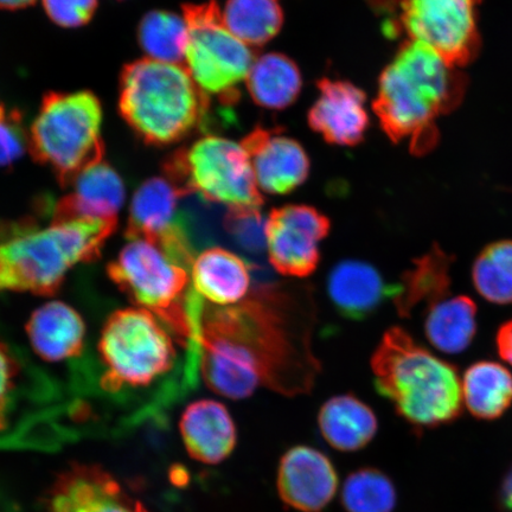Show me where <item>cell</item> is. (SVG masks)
<instances>
[{"mask_svg":"<svg viewBox=\"0 0 512 512\" xmlns=\"http://www.w3.org/2000/svg\"><path fill=\"white\" fill-rule=\"evenodd\" d=\"M252 268L228 249L208 248L191 266V284L198 296L215 306L238 305L249 296Z\"/></svg>","mask_w":512,"mask_h":512,"instance_id":"21","label":"cell"},{"mask_svg":"<svg viewBox=\"0 0 512 512\" xmlns=\"http://www.w3.org/2000/svg\"><path fill=\"white\" fill-rule=\"evenodd\" d=\"M318 89L307 117L312 130L330 144H360L369 127L366 93L351 82L330 79L320 80Z\"/></svg>","mask_w":512,"mask_h":512,"instance_id":"17","label":"cell"},{"mask_svg":"<svg viewBox=\"0 0 512 512\" xmlns=\"http://www.w3.org/2000/svg\"><path fill=\"white\" fill-rule=\"evenodd\" d=\"M29 150V133L25 131L22 114L6 111L0 105V168L18 162Z\"/></svg>","mask_w":512,"mask_h":512,"instance_id":"34","label":"cell"},{"mask_svg":"<svg viewBox=\"0 0 512 512\" xmlns=\"http://www.w3.org/2000/svg\"><path fill=\"white\" fill-rule=\"evenodd\" d=\"M453 258L438 246L414 260L412 268L394 284L393 302L401 317H411L421 304L427 307L451 296V265Z\"/></svg>","mask_w":512,"mask_h":512,"instance_id":"24","label":"cell"},{"mask_svg":"<svg viewBox=\"0 0 512 512\" xmlns=\"http://www.w3.org/2000/svg\"><path fill=\"white\" fill-rule=\"evenodd\" d=\"M166 177L184 195L228 208L264 204L245 147L233 140L202 137L174 153L164 164Z\"/></svg>","mask_w":512,"mask_h":512,"instance_id":"9","label":"cell"},{"mask_svg":"<svg viewBox=\"0 0 512 512\" xmlns=\"http://www.w3.org/2000/svg\"><path fill=\"white\" fill-rule=\"evenodd\" d=\"M319 431L335 450L356 452L368 446L379 430V421L367 403L352 394L334 396L318 413Z\"/></svg>","mask_w":512,"mask_h":512,"instance_id":"23","label":"cell"},{"mask_svg":"<svg viewBox=\"0 0 512 512\" xmlns=\"http://www.w3.org/2000/svg\"><path fill=\"white\" fill-rule=\"evenodd\" d=\"M102 107L88 91L48 93L30 127L29 151L48 166L63 188L92 165L104 160Z\"/></svg>","mask_w":512,"mask_h":512,"instance_id":"8","label":"cell"},{"mask_svg":"<svg viewBox=\"0 0 512 512\" xmlns=\"http://www.w3.org/2000/svg\"><path fill=\"white\" fill-rule=\"evenodd\" d=\"M326 288L339 315L351 320L374 315L395 291V285L386 284L377 268L354 259L338 262L332 268Z\"/></svg>","mask_w":512,"mask_h":512,"instance_id":"19","label":"cell"},{"mask_svg":"<svg viewBox=\"0 0 512 512\" xmlns=\"http://www.w3.org/2000/svg\"><path fill=\"white\" fill-rule=\"evenodd\" d=\"M277 489L287 507L299 512H322L337 494L336 467L316 448L294 446L280 459Z\"/></svg>","mask_w":512,"mask_h":512,"instance_id":"15","label":"cell"},{"mask_svg":"<svg viewBox=\"0 0 512 512\" xmlns=\"http://www.w3.org/2000/svg\"><path fill=\"white\" fill-rule=\"evenodd\" d=\"M499 503L505 511L512 512V467L503 478L501 491H499Z\"/></svg>","mask_w":512,"mask_h":512,"instance_id":"37","label":"cell"},{"mask_svg":"<svg viewBox=\"0 0 512 512\" xmlns=\"http://www.w3.org/2000/svg\"><path fill=\"white\" fill-rule=\"evenodd\" d=\"M472 281L489 303L512 304V240L492 242L482 249L473 262Z\"/></svg>","mask_w":512,"mask_h":512,"instance_id":"30","label":"cell"},{"mask_svg":"<svg viewBox=\"0 0 512 512\" xmlns=\"http://www.w3.org/2000/svg\"><path fill=\"white\" fill-rule=\"evenodd\" d=\"M184 194L168 177L147 179L132 198L125 236L142 240L163 251L187 270L195 261L189 224L181 201Z\"/></svg>","mask_w":512,"mask_h":512,"instance_id":"12","label":"cell"},{"mask_svg":"<svg viewBox=\"0 0 512 512\" xmlns=\"http://www.w3.org/2000/svg\"><path fill=\"white\" fill-rule=\"evenodd\" d=\"M25 368L18 352L0 341V433L10 427L19 396L25 387Z\"/></svg>","mask_w":512,"mask_h":512,"instance_id":"32","label":"cell"},{"mask_svg":"<svg viewBox=\"0 0 512 512\" xmlns=\"http://www.w3.org/2000/svg\"><path fill=\"white\" fill-rule=\"evenodd\" d=\"M371 370L377 392L413 427L443 426L462 414L457 368L422 347L400 326L382 336L371 356Z\"/></svg>","mask_w":512,"mask_h":512,"instance_id":"4","label":"cell"},{"mask_svg":"<svg viewBox=\"0 0 512 512\" xmlns=\"http://www.w3.org/2000/svg\"><path fill=\"white\" fill-rule=\"evenodd\" d=\"M496 347L499 357L512 367V319L501 325L496 334Z\"/></svg>","mask_w":512,"mask_h":512,"instance_id":"36","label":"cell"},{"mask_svg":"<svg viewBox=\"0 0 512 512\" xmlns=\"http://www.w3.org/2000/svg\"><path fill=\"white\" fill-rule=\"evenodd\" d=\"M72 187L70 194L56 203L51 202V220L95 221L118 226L119 211L125 201V185L110 164L102 160L82 171Z\"/></svg>","mask_w":512,"mask_h":512,"instance_id":"18","label":"cell"},{"mask_svg":"<svg viewBox=\"0 0 512 512\" xmlns=\"http://www.w3.org/2000/svg\"><path fill=\"white\" fill-rule=\"evenodd\" d=\"M309 296L264 284L238 305L204 303L201 376L213 392L247 399L261 386L287 396L309 393L320 367L311 347Z\"/></svg>","mask_w":512,"mask_h":512,"instance_id":"1","label":"cell"},{"mask_svg":"<svg viewBox=\"0 0 512 512\" xmlns=\"http://www.w3.org/2000/svg\"><path fill=\"white\" fill-rule=\"evenodd\" d=\"M27 332L32 348L48 362L75 360L85 348V322L73 307L51 302L32 313Z\"/></svg>","mask_w":512,"mask_h":512,"instance_id":"22","label":"cell"},{"mask_svg":"<svg viewBox=\"0 0 512 512\" xmlns=\"http://www.w3.org/2000/svg\"><path fill=\"white\" fill-rule=\"evenodd\" d=\"M48 17L61 28L75 29L92 21L98 0H43Z\"/></svg>","mask_w":512,"mask_h":512,"instance_id":"35","label":"cell"},{"mask_svg":"<svg viewBox=\"0 0 512 512\" xmlns=\"http://www.w3.org/2000/svg\"><path fill=\"white\" fill-rule=\"evenodd\" d=\"M176 344L182 345L150 311L113 312L106 320L98 345L101 389L113 395L151 389L163 380H171L175 370L198 381L201 356L181 358Z\"/></svg>","mask_w":512,"mask_h":512,"instance_id":"6","label":"cell"},{"mask_svg":"<svg viewBox=\"0 0 512 512\" xmlns=\"http://www.w3.org/2000/svg\"><path fill=\"white\" fill-rule=\"evenodd\" d=\"M482 0H381L389 37L406 34L426 44L454 67L465 66L479 50L477 6Z\"/></svg>","mask_w":512,"mask_h":512,"instance_id":"11","label":"cell"},{"mask_svg":"<svg viewBox=\"0 0 512 512\" xmlns=\"http://www.w3.org/2000/svg\"><path fill=\"white\" fill-rule=\"evenodd\" d=\"M465 87L464 75L437 51L406 41L380 76L374 111L393 143L408 142L420 155L437 143L435 120L460 104Z\"/></svg>","mask_w":512,"mask_h":512,"instance_id":"2","label":"cell"},{"mask_svg":"<svg viewBox=\"0 0 512 512\" xmlns=\"http://www.w3.org/2000/svg\"><path fill=\"white\" fill-rule=\"evenodd\" d=\"M462 390L466 408L477 419L501 418L512 405V375L497 362L472 364L465 371Z\"/></svg>","mask_w":512,"mask_h":512,"instance_id":"27","label":"cell"},{"mask_svg":"<svg viewBox=\"0 0 512 512\" xmlns=\"http://www.w3.org/2000/svg\"><path fill=\"white\" fill-rule=\"evenodd\" d=\"M107 274L134 304L153 313L185 349H201L204 300L191 286L187 268L151 243L132 240L108 264Z\"/></svg>","mask_w":512,"mask_h":512,"instance_id":"7","label":"cell"},{"mask_svg":"<svg viewBox=\"0 0 512 512\" xmlns=\"http://www.w3.org/2000/svg\"><path fill=\"white\" fill-rule=\"evenodd\" d=\"M48 512H150L98 465L75 464L49 491Z\"/></svg>","mask_w":512,"mask_h":512,"instance_id":"14","label":"cell"},{"mask_svg":"<svg viewBox=\"0 0 512 512\" xmlns=\"http://www.w3.org/2000/svg\"><path fill=\"white\" fill-rule=\"evenodd\" d=\"M223 23L249 47H261L279 34L284 12L279 0H227Z\"/></svg>","mask_w":512,"mask_h":512,"instance_id":"28","label":"cell"},{"mask_svg":"<svg viewBox=\"0 0 512 512\" xmlns=\"http://www.w3.org/2000/svg\"><path fill=\"white\" fill-rule=\"evenodd\" d=\"M266 222L260 208H228L223 227L247 253L261 254L267 249Z\"/></svg>","mask_w":512,"mask_h":512,"instance_id":"33","label":"cell"},{"mask_svg":"<svg viewBox=\"0 0 512 512\" xmlns=\"http://www.w3.org/2000/svg\"><path fill=\"white\" fill-rule=\"evenodd\" d=\"M241 144L251 160L256 184L267 194H290L309 177L310 159L304 147L278 130L256 127Z\"/></svg>","mask_w":512,"mask_h":512,"instance_id":"16","label":"cell"},{"mask_svg":"<svg viewBox=\"0 0 512 512\" xmlns=\"http://www.w3.org/2000/svg\"><path fill=\"white\" fill-rule=\"evenodd\" d=\"M115 228L110 223L57 222L51 217L46 227L35 217L0 222V293L53 296L74 266L100 258Z\"/></svg>","mask_w":512,"mask_h":512,"instance_id":"3","label":"cell"},{"mask_svg":"<svg viewBox=\"0 0 512 512\" xmlns=\"http://www.w3.org/2000/svg\"><path fill=\"white\" fill-rule=\"evenodd\" d=\"M246 81L255 104L268 110H285L298 99L303 88L296 62L279 53L256 59Z\"/></svg>","mask_w":512,"mask_h":512,"instance_id":"26","label":"cell"},{"mask_svg":"<svg viewBox=\"0 0 512 512\" xmlns=\"http://www.w3.org/2000/svg\"><path fill=\"white\" fill-rule=\"evenodd\" d=\"M477 334V305L467 296H448L427 307L425 335L433 347L457 355Z\"/></svg>","mask_w":512,"mask_h":512,"instance_id":"25","label":"cell"},{"mask_svg":"<svg viewBox=\"0 0 512 512\" xmlns=\"http://www.w3.org/2000/svg\"><path fill=\"white\" fill-rule=\"evenodd\" d=\"M396 503L393 480L375 467H362L344 480L342 504L347 512H393Z\"/></svg>","mask_w":512,"mask_h":512,"instance_id":"31","label":"cell"},{"mask_svg":"<svg viewBox=\"0 0 512 512\" xmlns=\"http://www.w3.org/2000/svg\"><path fill=\"white\" fill-rule=\"evenodd\" d=\"M138 41L151 60L179 64L187 53L188 24L174 12L151 11L139 23Z\"/></svg>","mask_w":512,"mask_h":512,"instance_id":"29","label":"cell"},{"mask_svg":"<svg viewBox=\"0 0 512 512\" xmlns=\"http://www.w3.org/2000/svg\"><path fill=\"white\" fill-rule=\"evenodd\" d=\"M179 428L189 456L202 464H221L238 443L232 415L219 401L192 402L185 409Z\"/></svg>","mask_w":512,"mask_h":512,"instance_id":"20","label":"cell"},{"mask_svg":"<svg viewBox=\"0 0 512 512\" xmlns=\"http://www.w3.org/2000/svg\"><path fill=\"white\" fill-rule=\"evenodd\" d=\"M331 221L316 208L287 204L267 217L268 260L286 277L305 278L317 270L319 243L329 235Z\"/></svg>","mask_w":512,"mask_h":512,"instance_id":"13","label":"cell"},{"mask_svg":"<svg viewBox=\"0 0 512 512\" xmlns=\"http://www.w3.org/2000/svg\"><path fill=\"white\" fill-rule=\"evenodd\" d=\"M119 110L146 144L179 142L203 124L209 96L178 64L143 59L126 64L120 75Z\"/></svg>","mask_w":512,"mask_h":512,"instance_id":"5","label":"cell"},{"mask_svg":"<svg viewBox=\"0 0 512 512\" xmlns=\"http://www.w3.org/2000/svg\"><path fill=\"white\" fill-rule=\"evenodd\" d=\"M183 14L189 29L185 62L192 80L208 96L234 104L255 61L251 47L228 30L215 2L184 5Z\"/></svg>","mask_w":512,"mask_h":512,"instance_id":"10","label":"cell"},{"mask_svg":"<svg viewBox=\"0 0 512 512\" xmlns=\"http://www.w3.org/2000/svg\"><path fill=\"white\" fill-rule=\"evenodd\" d=\"M36 0H0V9L19 10L35 4Z\"/></svg>","mask_w":512,"mask_h":512,"instance_id":"38","label":"cell"}]
</instances>
